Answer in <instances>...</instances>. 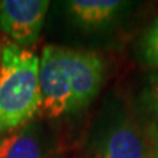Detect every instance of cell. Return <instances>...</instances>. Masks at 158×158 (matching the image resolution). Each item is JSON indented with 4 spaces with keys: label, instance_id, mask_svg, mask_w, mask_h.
Wrapping results in <instances>:
<instances>
[{
    "label": "cell",
    "instance_id": "6da1fadb",
    "mask_svg": "<svg viewBox=\"0 0 158 158\" xmlns=\"http://www.w3.org/2000/svg\"><path fill=\"white\" fill-rule=\"evenodd\" d=\"M102 70L97 53L45 45L40 57L41 110L48 117L84 110L101 88Z\"/></svg>",
    "mask_w": 158,
    "mask_h": 158
},
{
    "label": "cell",
    "instance_id": "7a4b0ae2",
    "mask_svg": "<svg viewBox=\"0 0 158 158\" xmlns=\"http://www.w3.org/2000/svg\"><path fill=\"white\" fill-rule=\"evenodd\" d=\"M41 110L40 57L7 44L0 53V135L28 123Z\"/></svg>",
    "mask_w": 158,
    "mask_h": 158
},
{
    "label": "cell",
    "instance_id": "3957f363",
    "mask_svg": "<svg viewBox=\"0 0 158 158\" xmlns=\"http://www.w3.org/2000/svg\"><path fill=\"white\" fill-rule=\"evenodd\" d=\"M95 158H158V129L122 114L102 133Z\"/></svg>",
    "mask_w": 158,
    "mask_h": 158
},
{
    "label": "cell",
    "instance_id": "277c9868",
    "mask_svg": "<svg viewBox=\"0 0 158 158\" xmlns=\"http://www.w3.org/2000/svg\"><path fill=\"white\" fill-rule=\"evenodd\" d=\"M47 0H3L0 2V29L19 47L37 43L45 15Z\"/></svg>",
    "mask_w": 158,
    "mask_h": 158
},
{
    "label": "cell",
    "instance_id": "5b68a950",
    "mask_svg": "<svg viewBox=\"0 0 158 158\" xmlns=\"http://www.w3.org/2000/svg\"><path fill=\"white\" fill-rule=\"evenodd\" d=\"M126 3L118 0H70L66 3L70 18L85 28H98L114 21Z\"/></svg>",
    "mask_w": 158,
    "mask_h": 158
},
{
    "label": "cell",
    "instance_id": "8992f818",
    "mask_svg": "<svg viewBox=\"0 0 158 158\" xmlns=\"http://www.w3.org/2000/svg\"><path fill=\"white\" fill-rule=\"evenodd\" d=\"M0 158H44L37 130L25 124L0 138Z\"/></svg>",
    "mask_w": 158,
    "mask_h": 158
},
{
    "label": "cell",
    "instance_id": "52a82bcc",
    "mask_svg": "<svg viewBox=\"0 0 158 158\" xmlns=\"http://www.w3.org/2000/svg\"><path fill=\"white\" fill-rule=\"evenodd\" d=\"M141 51L143 60L158 70V18L154 21L142 38Z\"/></svg>",
    "mask_w": 158,
    "mask_h": 158
},
{
    "label": "cell",
    "instance_id": "ba28073f",
    "mask_svg": "<svg viewBox=\"0 0 158 158\" xmlns=\"http://www.w3.org/2000/svg\"><path fill=\"white\" fill-rule=\"evenodd\" d=\"M145 98L152 113L158 117V72L149 78V82L145 89Z\"/></svg>",
    "mask_w": 158,
    "mask_h": 158
}]
</instances>
